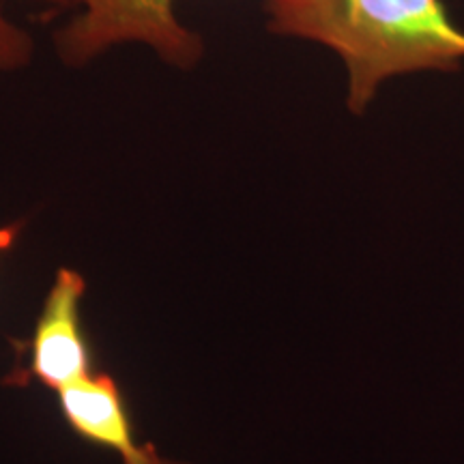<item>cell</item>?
Listing matches in <instances>:
<instances>
[{"label":"cell","mask_w":464,"mask_h":464,"mask_svg":"<svg viewBox=\"0 0 464 464\" xmlns=\"http://www.w3.org/2000/svg\"><path fill=\"white\" fill-rule=\"evenodd\" d=\"M269 28L338 52L348 69V108L362 114L382 80L456 72L464 33L440 0H269Z\"/></svg>","instance_id":"cell-1"},{"label":"cell","mask_w":464,"mask_h":464,"mask_svg":"<svg viewBox=\"0 0 464 464\" xmlns=\"http://www.w3.org/2000/svg\"><path fill=\"white\" fill-rule=\"evenodd\" d=\"M84 295V276L61 266L31 338L14 342L17 353L24 355V362L17 363L14 372L5 376V385L28 387L39 382L58 392L97 372L95 348L91 344L82 318Z\"/></svg>","instance_id":"cell-2"},{"label":"cell","mask_w":464,"mask_h":464,"mask_svg":"<svg viewBox=\"0 0 464 464\" xmlns=\"http://www.w3.org/2000/svg\"><path fill=\"white\" fill-rule=\"evenodd\" d=\"M84 14L61 34L69 63H84L112 44L144 42L166 61L189 67L202 54L194 33L174 20L172 0H82Z\"/></svg>","instance_id":"cell-3"},{"label":"cell","mask_w":464,"mask_h":464,"mask_svg":"<svg viewBox=\"0 0 464 464\" xmlns=\"http://www.w3.org/2000/svg\"><path fill=\"white\" fill-rule=\"evenodd\" d=\"M63 421L75 437L95 448L114 451L123 464H149L155 445H140L130 402L112 374L92 372L56 392Z\"/></svg>","instance_id":"cell-4"},{"label":"cell","mask_w":464,"mask_h":464,"mask_svg":"<svg viewBox=\"0 0 464 464\" xmlns=\"http://www.w3.org/2000/svg\"><path fill=\"white\" fill-rule=\"evenodd\" d=\"M22 228H24V222H15L0 228V258L15 247V243L22 235Z\"/></svg>","instance_id":"cell-5"},{"label":"cell","mask_w":464,"mask_h":464,"mask_svg":"<svg viewBox=\"0 0 464 464\" xmlns=\"http://www.w3.org/2000/svg\"><path fill=\"white\" fill-rule=\"evenodd\" d=\"M149 464H185V462L170 460V458H161V456L158 454V450H155V454H153V458H150Z\"/></svg>","instance_id":"cell-6"}]
</instances>
